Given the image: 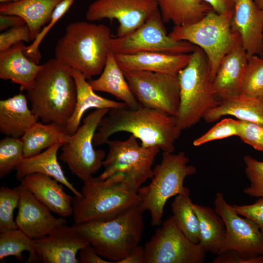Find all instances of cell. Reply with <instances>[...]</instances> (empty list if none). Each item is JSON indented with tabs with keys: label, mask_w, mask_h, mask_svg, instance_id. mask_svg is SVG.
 Listing matches in <instances>:
<instances>
[{
	"label": "cell",
	"mask_w": 263,
	"mask_h": 263,
	"mask_svg": "<svg viewBox=\"0 0 263 263\" xmlns=\"http://www.w3.org/2000/svg\"><path fill=\"white\" fill-rule=\"evenodd\" d=\"M131 133L144 147H158L163 152L173 153L174 144L181 131L176 117L163 111L140 106L111 109L102 119L94 137V146L106 143L118 132Z\"/></svg>",
	"instance_id": "cell-1"
},
{
	"label": "cell",
	"mask_w": 263,
	"mask_h": 263,
	"mask_svg": "<svg viewBox=\"0 0 263 263\" xmlns=\"http://www.w3.org/2000/svg\"><path fill=\"white\" fill-rule=\"evenodd\" d=\"M73 69L56 58L42 65L27 97L31 110L43 123L66 127L75 109L77 90Z\"/></svg>",
	"instance_id": "cell-2"
},
{
	"label": "cell",
	"mask_w": 263,
	"mask_h": 263,
	"mask_svg": "<svg viewBox=\"0 0 263 263\" xmlns=\"http://www.w3.org/2000/svg\"><path fill=\"white\" fill-rule=\"evenodd\" d=\"M109 28L85 21L69 24L55 47V58L86 79L99 75L105 65L112 39Z\"/></svg>",
	"instance_id": "cell-3"
},
{
	"label": "cell",
	"mask_w": 263,
	"mask_h": 263,
	"mask_svg": "<svg viewBox=\"0 0 263 263\" xmlns=\"http://www.w3.org/2000/svg\"><path fill=\"white\" fill-rule=\"evenodd\" d=\"M144 212L138 204L109 220L72 226L101 257L119 263L139 244L144 230Z\"/></svg>",
	"instance_id": "cell-4"
},
{
	"label": "cell",
	"mask_w": 263,
	"mask_h": 263,
	"mask_svg": "<svg viewBox=\"0 0 263 263\" xmlns=\"http://www.w3.org/2000/svg\"><path fill=\"white\" fill-rule=\"evenodd\" d=\"M82 196L73 198L74 223L104 221L115 218L141 202L138 191L115 174L102 180L93 177L84 182Z\"/></svg>",
	"instance_id": "cell-5"
},
{
	"label": "cell",
	"mask_w": 263,
	"mask_h": 263,
	"mask_svg": "<svg viewBox=\"0 0 263 263\" xmlns=\"http://www.w3.org/2000/svg\"><path fill=\"white\" fill-rule=\"evenodd\" d=\"M180 86V106L176 117L178 128H191L220 101L212 91V80L208 58L196 46L190 53L187 65L178 74Z\"/></svg>",
	"instance_id": "cell-6"
},
{
	"label": "cell",
	"mask_w": 263,
	"mask_h": 263,
	"mask_svg": "<svg viewBox=\"0 0 263 263\" xmlns=\"http://www.w3.org/2000/svg\"><path fill=\"white\" fill-rule=\"evenodd\" d=\"M188 161L184 151L177 154L163 152L161 162L153 169L150 182L139 189V205L144 212H149L152 226L161 225L165 204L170 198L190 194L184 183L186 177L196 172V169L188 165Z\"/></svg>",
	"instance_id": "cell-7"
},
{
	"label": "cell",
	"mask_w": 263,
	"mask_h": 263,
	"mask_svg": "<svg viewBox=\"0 0 263 263\" xmlns=\"http://www.w3.org/2000/svg\"><path fill=\"white\" fill-rule=\"evenodd\" d=\"M233 12V10L218 13L212 10L196 22L174 26L169 34L174 39L189 42L203 50L212 81L222 59L240 39L231 28Z\"/></svg>",
	"instance_id": "cell-8"
},
{
	"label": "cell",
	"mask_w": 263,
	"mask_h": 263,
	"mask_svg": "<svg viewBox=\"0 0 263 263\" xmlns=\"http://www.w3.org/2000/svg\"><path fill=\"white\" fill-rule=\"evenodd\" d=\"M136 139L131 135L123 141L107 140L109 152L103 162L104 170L98 176L100 179L120 174L126 183L138 191L143 184L151 179L152 166L160 149L143 147Z\"/></svg>",
	"instance_id": "cell-9"
},
{
	"label": "cell",
	"mask_w": 263,
	"mask_h": 263,
	"mask_svg": "<svg viewBox=\"0 0 263 263\" xmlns=\"http://www.w3.org/2000/svg\"><path fill=\"white\" fill-rule=\"evenodd\" d=\"M110 110L96 109L87 115L82 125L61 147L62 151L59 159L83 183L92 178L103 166L105 152L102 150H95L93 140L101 120Z\"/></svg>",
	"instance_id": "cell-10"
},
{
	"label": "cell",
	"mask_w": 263,
	"mask_h": 263,
	"mask_svg": "<svg viewBox=\"0 0 263 263\" xmlns=\"http://www.w3.org/2000/svg\"><path fill=\"white\" fill-rule=\"evenodd\" d=\"M159 9L153 13L138 29L123 37L112 38L110 51L114 54H130L142 52L168 54H190L196 46L177 40L167 35Z\"/></svg>",
	"instance_id": "cell-11"
},
{
	"label": "cell",
	"mask_w": 263,
	"mask_h": 263,
	"mask_svg": "<svg viewBox=\"0 0 263 263\" xmlns=\"http://www.w3.org/2000/svg\"><path fill=\"white\" fill-rule=\"evenodd\" d=\"M145 263H203L206 251L200 243L188 239L172 215L146 243Z\"/></svg>",
	"instance_id": "cell-12"
},
{
	"label": "cell",
	"mask_w": 263,
	"mask_h": 263,
	"mask_svg": "<svg viewBox=\"0 0 263 263\" xmlns=\"http://www.w3.org/2000/svg\"><path fill=\"white\" fill-rule=\"evenodd\" d=\"M123 72L140 106L177 116L180 106L178 75L145 71Z\"/></svg>",
	"instance_id": "cell-13"
},
{
	"label": "cell",
	"mask_w": 263,
	"mask_h": 263,
	"mask_svg": "<svg viewBox=\"0 0 263 263\" xmlns=\"http://www.w3.org/2000/svg\"><path fill=\"white\" fill-rule=\"evenodd\" d=\"M158 10L157 0H95L88 6L86 19L89 21L116 19L115 37H123L138 29Z\"/></svg>",
	"instance_id": "cell-14"
},
{
	"label": "cell",
	"mask_w": 263,
	"mask_h": 263,
	"mask_svg": "<svg viewBox=\"0 0 263 263\" xmlns=\"http://www.w3.org/2000/svg\"><path fill=\"white\" fill-rule=\"evenodd\" d=\"M214 205L226 228L225 239L219 254L234 250L248 258L263 255V233L258 225L233 211L221 192L216 193Z\"/></svg>",
	"instance_id": "cell-15"
},
{
	"label": "cell",
	"mask_w": 263,
	"mask_h": 263,
	"mask_svg": "<svg viewBox=\"0 0 263 263\" xmlns=\"http://www.w3.org/2000/svg\"><path fill=\"white\" fill-rule=\"evenodd\" d=\"M34 240L37 253L44 263H79L77 252L89 244L73 226L66 224Z\"/></svg>",
	"instance_id": "cell-16"
},
{
	"label": "cell",
	"mask_w": 263,
	"mask_h": 263,
	"mask_svg": "<svg viewBox=\"0 0 263 263\" xmlns=\"http://www.w3.org/2000/svg\"><path fill=\"white\" fill-rule=\"evenodd\" d=\"M20 195L16 218L17 228L33 239L48 234L55 227L66 224L65 218H56L25 187H17Z\"/></svg>",
	"instance_id": "cell-17"
},
{
	"label": "cell",
	"mask_w": 263,
	"mask_h": 263,
	"mask_svg": "<svg viewBox=\"0 0 263 263\" xmlns=\"http://www.w3.org/2000/svg\"><path fill=\"white\" fill-rule=\"evenodd\" d=\"M231 24L248 56H262L263 9L254 0H235Z\"/></svg>",
	"instance_id": "cell-18"
},
{
	"label": "cell",
	"mask_w": 263,
	"mask_h": 263,
	"mask_svg": "<svg viewBox=\"0 0 263 263\" xmlns=\"http://www.w3.org/2000/svg\"><path fill=\"white\" fill-rule=\"evenodd\" d=\"M248 55L240 39L224 56L212 81V91L221 100L239 95Z\"/></svg>",
	"instance_id": "cell-19"
},
{
	"label": "cell",
	"mask_w": 263,
	"mask_h": 263,
	"mask_svg": "<svg viewBox=\"0 0 263 263\" xmlns=\"http://www.w3.org/2000/svg\"><path fill=\"white\" fill-rule=\"evenodd\" d=\"M114 56L123 71H145L177 75L188 64L190 54L142 52Z\"/></svg>",
	"instance_id": "cell-20"
},
{
	"label": "cell",
	"mask_w": 263,
	"mask_h": 263,
	"mask_svg": "<svg viewBox=\"0 0 263 263\" xmlns=\"http://www.w3.org/2000/svg\"><path fill=\"white\" fill-rule=\"evenodd\" d=\"M20 182L51 212L64 218L73 216V198L65 192L62 184L39 173L27 175Z\"/></svg>",
	"instance_id": "cell-21"
},
{
	"label": "cell",
	"mask_w": 263,
	"mask_h": 263,
	"mask_svg": "<svg viewBox=\"0 0 263 263\" xmlns=\"http://www.w3.org/2000/svg\"><path fill=\"white\" fill-rule=\"evenodd\" d=\"M26 49L21 41L0 52V78L9 80L19 85L21 91H27L33 85L42 65L29 59L24 54Z\"/></svg>",
	"instance_id": "cell-22"
},
{
	"label": "cell",
	"mask_w": 263,
	"mask_h": 263,
	"mask_svg": "<svg viewBox=\"0 0 263 263\" xmlns=\"http://www.w3.org/2000/svg\"><path fill=\"white\" fill-rule=\"evenodd\" d=\"M28 98L19 93L0 101V132L21 138L38 118L28 107Z\"/></svg>",
	"instance_id": "cell-23"
},
{
	"label": "cell",
	"mask_w": 263,
	"mask_h": 263,
	"mask_svg": "<svg viewBox=\"0 0 263 263\" xmlns=\"http://www.w3.org/2000/svg\"><path fill=\"white\" fill-rule=\"evenodd\" d=\"M64 144L59 143L37 155L24 158L17 167L16 179L20 181L27 175L39 173L50 176L67 187L75 196L80 197L78 191L66 177L57 158L58 151Z\"/></svg>",
	"instance_id": "cell-24"
},
{
	"label": "cell",
	"mask_w": 263,
	"mask_h": 263,
	"mask_svg": "<svg viewBox=\"0 0 263 263\" xmlns=\"http://www.w3.org/2000/svg\"><path fill=\"white\" fill-rule=\"evenodd\" d=\"M94 91L110 94L125 103L128 108L136 109L140 107L118 65L114 54L110 51L100 76L88 80Z\"/></svg>",
	"instance_id": "cell-25"
},
{
	"label": "cell",
	"mask_w": 263,
	"mask_h": 263,
	"mask_svg": "<svg viewBox=\"0 0 263 263\" xmlns=\"http://www.w3.org/2000/svg\"><path fill=\"white\" fill-rule=\"evenodd\" d=\"M63 0H20L0 5L2 15L19 16L29 27L31 40H34L47 24L56 7Z\"/></svg>",
	"instance_id": "cell-26"
},
{
	"label": "cell",
	"mask_w": 263,
	"mask_h": 263,
	"mask_svg": "<svg viewBox=\"0 0 263 263\" xmlns=\"http://www.w3.org/2000/svg\"><path fill=\"white\" fill-rule=\"evenodd\" d=\"M72 75L76 86L77 96L75 110L66 126L67 131L70 135L76 132L83 115L89 109L128 107L123 102L110 100L95 94L80 71L73 70Z\"/></svg>",
	"instance_id": "cell-27"
},
{
	"label": "cell",
	"mask_w": 263,
	"mask_h": 263,
	"mask_svg": "<svg viewBox=\"0 0 263 263\" xmlns=\"http://www.w3.org/2000/svg\"><path fill=\"white\" fill-rule=\"evenodd\" d=\"M226 115L263 126V95L246 96L240 94L221 100L204 119L207 123L213 122Z\"/></svg>",
	"instance_id": "cell-28"
},
{
	"label": "cell",
	"mask_w": 263,
	"mask_h": 263,
	"mask_svg": "<svg viewBox=\"0 0 263 263\" xmlns=\"http://www.w3.org/2000/svg\"><path fill=\"white\" fill-rule=\"evenodd\" d=\"M66 127L56 123L37 122L20 138L23 144L24 158L39 154L44 149L70 139Z\"/></svg>",
	"instance_id": "cell-29"
},
{
	"label": "cell",
	"mask_w": 263,
	"mask_h": 263,
	"mask_svg": "<svg viewBox=\"0 0 263 263\" xmlns=\"http://www.w3.org/2000/svg\"><path fill=\"white\" fill-rule=\"evenodd\" d=\"M199 224L200 244L206 252L219 254L226 237V228L222 218L209 207L193 203Z\"/></svg>",
	"instance_id": "cell-30"
},
{
	"label": "cell",
	"mask_w": 263,
	"mask_h": 263,
	"mask_svg": "<svg viewBox=\"0 0 263 263\" xmlns=\"http://www.w3.org/2000/svg\"><path fill=\"white\" fill-rule=\"evenodd\" d=\"M164 22H172L175 26L196 22L212 10L203 0H157Z\"/></svg>",
	"instance_id": "cell-31"
},
{
	"label": "cell",
	"mask_w": 263,
	"mask_h": 263,
	"mask_svg": "<svg viewBox=\"0 0 263 263\" xmlns=\"http://www.w3.org/2000/svg\"><path fill=\"white\" fill-rule=\"evenodd\" d=\"M23 251L29 253L27 263L41 262L36 252L34 239L18 228L0 232V260L14 256L18 260L23 261Z\"/></svg>",
	"instance_id": "cell-32"
},
{
	"label": "cell",
	"mask_w": 263,
	"mask_h": 263,
	"mask_svg": "<svg viewBox=\"0 0 263 263\" xmlns=\"http://www.w3.org/2000/svg\"><path fill=\"white\" fill-rule=\"evenodd\" d=\"M189 194H181L176 196L171 204V211L179 228L191 242L199 244L200 241L199 221Z\"/></svg>",
	"instance_id": "cell-33"
},
{
	"label": "cell",
	"mask_w": 263,
	"mask_h": 263,
	"mask_svg": "<svg viewBox=\"0 0 263 263\" xmlns=\"http://www.w3.org/2000/svg\"><path fill=\"white\" fill-rule=\"evenodd\" d=\"M240 94L246 96L263 95V57L248 56Z\"/></svg>",
	"instance_id": "cell-34"
},
{
	"label": "cell",
	"mask_w": 263,
	"mask_h": 263,
	"mask_svg": "<svg viewBox=\"0 0 263 263\" xmlns=\"http://www.w3.org/2000/svg\"><path fill=\"white\" fill-rule=\"evenodd\" d=\"M23 144L20 138L7 136L0 141V178L16 169L24 158Z\"/></svg>",
	"instance_id": "cell-35"
},
{
	"label": "cell",
	"mask_w": 263,
	"mask_h": 263,
	"mask_svg": "<svg viewBox=\"0 0 263 263\" xmlns=\"http://www.w3.org/2000/svg\"><path fill=\"white\" fill-rule=\"evenodd\" d=\"M20 195L17 187L2 186L0 188V232L17 229L14 212L18 207Z\"/></svg>",
	"instance_id": "cell-36"
},
{
	"label": "cell",
	"mask_w": 263,
	"mask_h": 263,
	"mask_svg": "<svg viewBox=\"0 0 263 263\" xmlns=\"http://www.w3.org/2000/svg\"><path fill=\"white\" fill-rule=\"evenodd\" d=\"M75 0H63L55 9L51 19L47 24L44 26L32 43L26 46L24 54L30 59L38 64L41 58L39 46L43 39L53 26L68 11Z\"/></svg>",
	"instance_id": "cell-37"
},
{
	"label": "cell",
	"mask_w": 263,
	"mask_h": 263,
	"mask_svg": "<svg viewBox=\"0 0 263 263\" xmlns=\"http://www.w3.org/2000/svg\"><path fill=\"white\" fill-rule=\"evenodd\" d=\"M243 160L245 173L250 183L244 192L251 197L263 198V160L259 161L249 155H245Z\"/></svg>",
	"instance_id": "cell-38"
},
{
	"label": "cell",
	"mask_w": 263,
	"mask_h": 263,
	"mask_svg": "<svg viewBox=\"0 0 263 263\" xmlns=\"http://www.w3.org/2000/svg\"><path fill=\"white\" fill-rule=\"evenodd\" d=\"M238 120L230 118L220 121L205 133L195 139L193 142V146L198 147L211 141L238 136Z\"/></svg>",
	"instance_id": "cell-39"
},
{
	"label": "cell",
	"mask_w": 263,
	"mask_h": 263,
	"mask_svg": "<svg viewBox=\"0 0 263 263\" xmlns=\"http://www.w3.org/2000/svg\"><path fill=\"white\" fill-rule=\"evenodd\" d=\"M238 136L243 142L256 150L263 152V125L253 122L238 120Z\"/></svg>",
	"instance_id": "cell-40"
},
{
	"label": "cell",
	"mask_w": 263,
	"mask_h": 263,
	"mask_svg": "<svg viewBox=\"0 0 263 263\" xmlns=\"http://www.w3.org/2000/svg\"><path fill=\"white\" fill-rule=\"evenodd\" d=\"M31 41L30 30L27 24L9 28L0 34V52L7 50L19 42Z\"/></svg>",
	"instance_id": "cell-41"
},
{
	"label": "cell",
	"mask_w": 263,
	"mask_h": 263,
	"mask_svg": "<svg viewBox=\"0 0 263 263\" xmlns=\"http://www.w3.org/2000/svg\"><path fill=\"white\" fill-rule=\"evenodd\" d=\"M230 207L237 214L253 221L263 233V198H258L250 205H230Z\"/></svg>",
	"instance_id": "cell-42"
},
{
	"label": "cell",
	"mask_w": 263,
	"mask_h": 263,
	"mask_svg": "<svg viewBox=\"0 0 263 263\" xmlns=\"http://www.w3.org/2000/svg\"><path fill=\"white\" fill-rule=\"evenodd\" d=\"M213 263H263V255L254 257L241 256L237 251H225L218 255L212 261Z\"/></svg>",
	"instance_id": "cell-43"
},
{
	"label": "cell",
	"mask_w": 263,
	"mask_h": 263,
	"mask_svg": "<svg viewBox=\"0 0 263 263\" xmlns=\"http://www.w3.org/2000/svg\"><path fill=\"white\" fill-rule=\"evenodd\" d=\"M79 263H112L98 255L94 247L88 244L79 251Z\"/></svg>",
	"instance_id": "cell-44"
},
{
	"label": "cell",
	"mask_w": 263,
	"mask_h": 263,
	"mask_svg": "<svg viewBox=\"0 0 263 263\" xmlns=\"http://www.w3.org/2000/svg\"><path fill=\"white\" fill-rule=\"evenodd\" d=\"M25 20L22 17L13 15H0V30L4 31L8 28L26 25Z\"/></svg>",
	"instance_id": "cell-45"
},
{
	"label": "cell",
	"mask_w": 263,
	"mask_h": 263,
	"mask_svg": "<svg viewBox=\"0 0 263 263\" xmlns=\"http://www.w3.org/2000/svg\"><path fill=\"white\" fill-rule=\"evenodd\" d=\"M209 4L218 13H223L233 10L235 0H203Z\"/></svg>",
	"instance_id": "cell-46"
},
{
	"label": "cell",
	"mask_w": 263,
	"mask_h": 263,
	"mask_svg": "<svg viewBox=\"0 0 263 263\" xmlns=\"http://www.w3.org/2000/svg\"><path fill=\"white\" fill-rule=\"evenodd\" d=\"M145 262L144 247L139 244L132 250L127 257L119 263H145Z\"/></svg>",
	"instance_id": "cell-47"
},
{
	"label": "cell",
	"mask_w": 263,
	"mask_h": 263,
	"mask_svg": "<svg viewBox=\"0 0 263 263\" xmlns=\"http://www.w3.org/2000/svg\"><path fill=\"white\" fill-rule=\"evenodd\" d=\"M256 3L263 9V0H254Z\"/></svg>",
	"instance_id": "cell-48"
},
{
	"label": "cell",
	"mask_w": 263,
	"mask_h": 263,
	"mask_svg": "<svg viewBox=\"0 0 263 263\" xmlns=\"http://www.w3.org/2000/svg\"><path fill=\"white\" fill-rule=\"evenodd\" d=\"M19 0H0V2H2V3L8 2H14L18 1Z\"/></svg>",
	"instance_id": "cell-49"
},
{
	"label": "cell",
	"mask_w": 263,
	"mask_h": 263,
	"mask_svg": "<svg viewBox=\"0 0 263 263\" xmlns=\"http://www.w3.org/2000/svg\"><path fill=\"white\" fill-rule=\"evenodd\" d=\"M262 56H263V55Z\"/></svg>",
	"instance_id": "cell-50"
}]
</instances>
